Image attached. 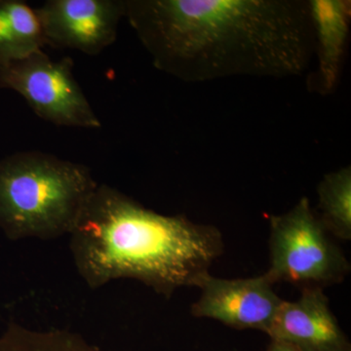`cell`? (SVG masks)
Segmentation results:
<instances>
[{
    "label": "cell",
    "mask_w": 351,
    "mask_h": 351,
    "mask_svg": "<svg viewBox=\"0 0 351 351\" xmlns=\"http://www.w3.org/2000/svg\"><path fill=\"white\" fill-rule=\"evenodd\" d=\"M267 351H300L298 348L292 345H289L284 341H276V339H271L269 348Z\"/></svg>",
    "instance_id": "4fadbf2b"
},
{
    "label": "cell",
    "mask_w": 351,
    "mask_h": 351,
    "mask_svg": "<svg viewBox=\"0 0 351 351\" xmlns=\"http://www.w3.org/2000/svg\"><path fill=\"white\" fill-rule=\"evenodd\" d=\"M73 66L71 57L56 61L43 50L0 62V89L17 92L38 117L55 125L101 128V120L75 80Z\"/></svg>",
    "instance_id": "5b68a950"
},
{
    "label": "cell",
    "mask_w": 351,
    "mask_h": 351,
    "mask_svg": "<svg viewBox=\"0 0 351 351\" xmlns=\"http://www.w3.org/2000/svg\"><path fill=\"white\" fill-rule=\"evenodd\" d=\"M46 45L98 55L117 38L124 0H48L36 9Z\"/></svg>",
    "instance_id": "8992f818"
},
{
    "label": "cell",
    "mask_w": 351,
    "mask_h": 351,
    "mask_svg": "<svg viewBox=\"0 0 351 351\" xmlns=\"http://www.w3.org/2000/svg\"><path fill=\"white\" fill-rule=\"evenodd\" d=\"M309 6L319 90L322 94H329L338 84L348 47L351 4L346 0H309Z\"/></svg>",
    "instance_id": "9c48e42d"
},
{
    "label": "cell",
    "mask_w": 351,
    "mask_h": 351,
    "mask_svg": "<svg viewBox=\"0 0 351 351\" xmlns=\"http://www.w3.org/2000/svg\"><path fill=\"white\" fill-rule=\"evenodd\" d=\"M157 69L184 82L304 75L314 55L309 0H124Z\"/></svg>",
    "instance_id": "6da1fadb"
},
{
    "label": "cell",
    "mask_w": 351,
    "mask_h": 351,
    "mask_svg": "<svg viewBox=\"0 0 351 351\" xmlns=\"http://www.w3.org/2000/svg\"><path fill=\"white\" fill-rule=\"evenodd\" d=\"M316 216L329 234L343 241L351 239V167L325 175L317 186Z\"/></svg>",
    "instance_id": "8fae6325"
},
{
    "label": "cell",
    "mask_w": 351,
    "mask_h": 351,
    "mask_svg": "<svg viewBox=\"0 0 351 351\" xmlns=\"http://www.w3.org/2000/svg\"><path fill=\"white\" fill-rule=\"evenodd\" d=\"M45 45L36 9L21 0H0V62L23 59Z\"/></svg>",
    "instance_id": "30bf717a"
},
{
    "label": "cell",
    "mask_w": 351,
    "mask_h": 351,
    "mask_svg": "<svg viewBox=\"0 0 351 351\" xmlns=\"http://www.w3.org/2000/svg\"><path fill=\"white\" fill-rule=\"evenodd\" d=\"M269 277L225 279L208 274L197 288L199 299L191 306L197 318H210L237 330L269 332L283 300L274 292Z\"/></svg>",
    "instance_id": "52a82bcc"
},
{
    "label": "cell",
    "mask_w": 351,
    "mask_h": 351,
    "mask_svg": "<svg viewBox=\"0 0 351 351\" xmlns=\"http://www.w3.org/2000/svg\"><path fill=\"white\" fill-rule=\"evenodd\" d=\"M343 351H351V346H350V348H346V350Z\"/></svg>",
    "instance_id": "5bb4252c"
},
{
    "label": "cell",
    "mask_w": 351,
    "mask_h": 351,
    "mask_svg": "<svg viewBox=\"0 0 351 351\" xmlns=\"http://www.w3.org/2000/svg\"><path fill=\"white\" fill-rule=\"evenodd\" d=\"M99 184L82 164L41 152L0 160V228L10 240L69 235Z\"/></svg>",
    "instance_id": "3957f363"
},
{
    "label": "cell",
    "mask_w": 351,
    "mask_h": 351,
    "mask_svg": "<svg viewBox=\"0 0 351 351\" xmlns=\"http://www.w3.org/2000/svg\"><path fill=\"white\" fill-rule=\"evenodd\" d=\"M267 335L300 351H343L350 346L321 288L302 289L297 301H283Z\"/></svg>",
    "instance_id": "ba28073f"
},
{
    "label": "cell",
    "mask_w": 351,
    "mask_h": 351,
    "mask_svg": "<svg viewBox=\"0 0 351 351\" xmlns=\"http://www.w3.org/2000/svg\"><path fill=\"white\" fill-rule=\"evenodd\" d=\"M0 351H103L64 330H36L11 323L0 335Z\"/></svg>",
    "instance_id": "7c38bea8"
},
{
    "label": "cell",
    "mask_w": 351,
    "mask_h": 351,
    "mask_svg": "<svg viewBox=\"0 0 351 351\" xmlns=\"http://www.w3.org/2000/svg\"><path fill=\"white\" fill-rule=\"evenodd\" d=\"M269 249L270 265L265 274L274 284L324 290L343 282L350 272L345 254L306 196L286 213L269 217Z\"/></svg>",
    "instance_id": "277c9868"
},
{
    "label": "cell",
    "mask_w": 351,
    "mask_h": 351,
    "mask_svg": "<svg viewBox=\"0 0 351 351\" xmlns=\"http://www.w3.org/2000/svg\"><path fill=\"white\" fill-rule=\"evenodd\" d=\"M69 237L88 287L134 279L167 299L180 288L197 287L225 250L217 226L156 213L105 184L95 189Z\"/></svg>",
    "instance_id": "7a4b0ae2"
}]
</instances>
